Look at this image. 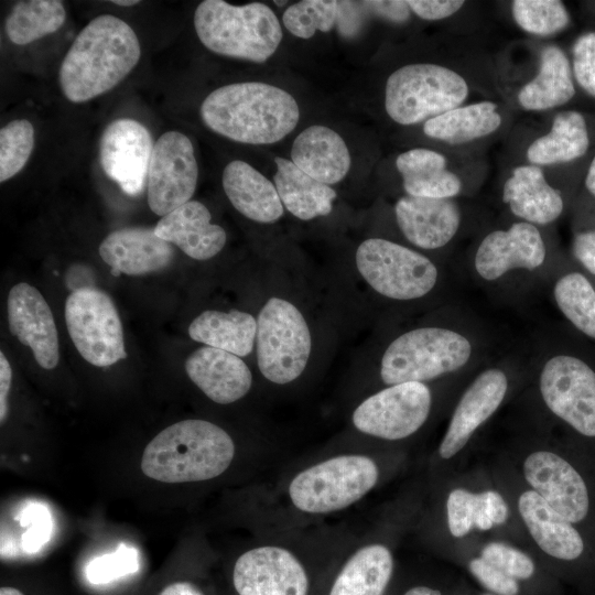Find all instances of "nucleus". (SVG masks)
Masks as SVG:
<instances>
[{
	"mask_svg": "<svg viewBox=\"0 0 595 595\" xmlns=\"http://www.w3.org/2000/svg\"><path fill=\"white\" fill-rule=\"evenodd\" d=\"M65 322L73 344L89 364L108 367L127 357L118 311L105 292L96 288L72 292Z\"/></svg>",
	"mask_w": 595,
	"mask_h": 595,
	"instance_id": "ddd939ff",
	"label": "nucleus"
},
{
	"mask_svg": "<svg viewBox=\"0 0 595 595\" xmlns=\"http://www.w3.org/2000/svg\"><path fill=\"white\" fill-rule=\"evenodd\" d=\"M432 405L433 394L426 383L388 386L356 408L353 423L365 434L389 441L402 440L424 425Z\"/></svg>",
	"mask_w": 595,
	"mask_h": 595,
	"instance_id": "2eb2a0df",
	"label": "nucleus"
},
{
	"mask_svg": "<svg viewBox=\"0 0 595 595\" xmlns=\"http://www.w3.org/2000/svg\"><path fill=\"white\" fill-rule=\"evenodd\" d=\"M185 370L210 400L220 404L241 399L252 383L251 372L239 356L209 346L193 351Z\"/></svg>",
	"mask_w": 595,
	"mask_h": 595,
	"instance_id": "5701e85b",
	"label": "nucleus"
},
{
	"mask_svg": "<svg viewBox=\"0 0 595 595\" xmlns=\"http://www.w3.org/2000/svg\"><path fill=\"white\" fill-rule=\"evenodd\" d=\"M467 96V82L453 69L431 63L408 64L388 77L385 109L394 122L410 126L459 107Z\"/></svg>",
	"mask_w": 595,
	"mask_h": 595,
	"instance_id": "9d476101",
	"label": "nucleus"
},
{
	"mask_svg": "<svg viewBox=\"0 0 595 595\" xmlns=\"http://www.w3.org/2000/svg\"><path fill=\"white\" fill-rule=\"evenodd\" d=\"M501 199L517 219L539 227L558 220L565 208L562 194L533 164L520 165L512 171L504 184Z\"/></svg>",
	"mask_w": 595,
	"mask_h": 595,
	"instance_id": "b1692460",
	"label": "nucleus"
},
{
	"mask_svg": "<svg viewBox=\"0 0 595 595\" xmlns=\"http://www.w3.org/2000/svg\"><path fill=\"white\" fill-rule=\"evenodd\" d=\"M159 595H203V593L190 582H175L165 586Z\"/></svg>",
	"mask_w": 595,
	"mask_h": 595,
	"instance_id": "603ef678",
	"label": "nucleus"
},
{
	"mask_svg": "<svg viewBox=\"0 0 595 595\" xmlns=\"http://www.w3.org/2000/svg\"><path fill=\"white\" fill-rule=\"evenodd\" d=\"M7 311L11 334L31 348L40 367L54 369L60 360L58 335L43 295L25 282L18 283L9 292Z\"/></svg>",
	"mask_w": 595,
	"mask_h": 595,
	"instance_id": "6ab92c4d",
	"label": "nucleus"
},
{
	"mask_svg": "<svg viewBox=\"0 0 595 595\" xmlns=\"http://www.w3.org/2000/svg\"><path fill=\"white\" fill-rule=\"evenodd\" d=\"M256 340L259 370L271 382H291L305 369L311 333L292 303L280 298L268 300L257 320Z\"/></svg>",
	"mask_w": 595,
	"mask_h": 595,
	"instance_id": "f8f14e48",
	"label": "nucleus"
},
{
	"mask_svg": "<svg viewBox=\"0 0 595 595\" xmlns=\"http://www.w3.org/2000/svg\"><path fill=\"white\" fill-rule=\"evenodd\" d=\"M569 257L595 282V227L574 234Z\"/></svg>",
	"mask_w": 595,
	"mask_h": 595,
	"instance_id": "49530a36",
	"label": "nucleus"
},
{
	"mask_svg": "<svg viewBox=\"0 0 595 595\" xmlns=\"http://www.w3.org/2000/svg\"><path fill=\"white\" fill-rule=\"evenodd\" d=\"M62 1L23 0L17 2L6 20V33L17 45L32 43L56 32L65 22Z\"/></svg>",
	"mask_w": 595,
	"mask_h": 595,
	"instance_id": "c9c22d12",
	"label": "nucleus"
},
{
	"mask_svg": "<svg viewBox=\"0 0 595 595\" xmlns=\"http://www.w3.org/2000/svg\"><path fill=\"white\" fill-rule=\"evenodd\" d=\"M339 1L303 0L288 7L282 15L286 30L309 40L316 31L328 32L338 23Z\"/></svg>",
	"mask_w": 595,
	"mask_h": 595,
	"instance_id": "e433bc0d",
	"label": "nucleus"
},
{
	"mask_svg": "<svg viewBox=\"0 0 595 595\" xmlns=\"http://www.w3.org/2000/svg\"><path fill=\"white\" fill-rule=\"evenodd\" d=\"M377 464L365 455H340L299 473L290 483L292 504L309 513L344 509L377 484Z\"/></svg>",
	"mask_w": 595,
	"mask_h": 595,
	"instance_id": "9b49d317",
	"label": "nucleus"
},
{
	"mask_svg": "<svg viewBox=\"0 0 595 595\" xmlns=\"http://www.w3.org/2000/svg\"><path fill=\"white\" fill-rule=\"evenodd\" d=\"M111 3H115L117 6H125V7H129V6H136L139 3L138 0H113L111 1Z\"/></svg>",
	"mask_w": 595,
	"mask_h": 595,
	"instance_id": "13d9d810",
	"label": "nucleus"
},
{
	"mask_svg": "<svg viewBox=\"0 0 595 595\" xmlns=\"http://www.w3.org/2000/svg\"><path fill=\"white\" fill-rule=\"evenodd\" d=\"M367 10L392 22H404L410 17L407 1H365Z\"/></svg>",
	"mask_w": 595,
	"mask_h": 595,
	"instance_id": "09e8293b",
	"label": "nucleus"
},
{
	"mask_svg": "<svg viewBox=\"0 0 595 595\" xmlns=\"http://www.w3.org/2000/svg\"><path fill=\"white\" fill-rule=\"evenodd\" d=\"M221 182L229 202L245 217L270 224L283 215L274 183L249 163L240 160L228 163Z\"/></svg>",
	"mask_w": 595,
	"mask_h": 595,
	"instance_id": "cd10ccee",
	"label": "nucleus"
},
{
	"mask_svg": "<svg viewBox=\"0 0 595 595\" xmlns=\"http://www.w3.org/2000/svg\"><path fill=\"white\" fill-rule=\"evenodd\" d=\"M585 188L591 198L595 202V156L593 158L585 176Z\"/></svg>",
	"mask_w": 595,
	"mask_h": 595,
	"instance_id": "5fc2aeb1",
	"label": "nucleus"
},
{
	"mask_svg": "<svg viewBox=\"0 0 595 595\" xmlns=\"http://www.w3.org/2000/svg\"><path fill=\"white\" fill-rule=\"evenodd\" d=\"M410 10L423 20H442L456 13L463 6L462 0H409Z\"/></svg>",
	"mask_w": 595,
	"mask_h": 595,
	"instance_id": "de8ad7c7",
	"label": "nucleus"
},
{
	"mask_svg": "<svg viewBox=\"0 0 595 595\" xmlns=\"http://www.w3.org/2000/svg\"><path fill=\"white\" fill-rule=\"evenodd\" d=\"M274 163L273 183L283 207L293 216L310 220L332 212L336 192L329 185L312 178L291 160L275 156Z\"/></svg>",
	"mask_w": 595,
	"mask_h": 595,
	"instance_id": "7c9ffc66",
	"label": "nucleus"
},
{
	"mask_svg": "<svg viewBox=\"0 0 595 595\" xmlns=\"http://www.w3.org/2000/svg\"><path fill=\"white\" fill-rule=\"evenodd\" d=\"M519 513L539 548L550 558L570 565H583L592 550L584 532L554 510L534 490L518 499Z\"/></svg>",
	"mask_w": 595,
	"mask_h": 595,
	"instance_id": "412c9836",
	"label": "nucleus"
},
{
	"mask_svg": "<svg viewBox=\"0 0 595 595\" xmlns=\"http://www.w3.org/2000/svg\"><path fill=\"white\" fill-rule=\"evenodd\" d=\"M493 521L490 520L485 505L484 494H478V507L475 516V527L479 530L486 531L493 527Z\"/></svg>",
	"mask_w": 595,
	"mask_h": 595,
	"instance_id": "864d4df0",
	"label": "nucleus"
},
{
	"mask_svg": "<svg viewBox=\"0 0 595 595\" xmlns=\"http://www.w3.org/2000/svg\"><path fill=\"white\" fill-rule=\"evenodd\" d=\"M0 595H23L18 588L4 586L0 589Z\"/></svg>",
	"mask_w": 595,
	"mask_h": 595,
	"instance_id": "4d7b16f0",
	"label": "nucleus"
},
{
	"mask_svg": "<svg viewBox=\"0 0 595 595\" xmlns=\"http://www.w3.org/2000/svg\"><path fill=\"white\" fill-rule=\"evenodd\" d=\"M480 556L521 584L537 574L536 564L528 554L505 543H488L482 549Z\"/></svg>",
	"mask_w": 595,
	"mask_h": 595,
	"instance_id": "a19ab883",
	"label": "nucleus"
},
{
	"mask_svg": "<svg viewBox=\"0 0 595 595\" xmlns=\"http://www.w3.org/2000/svg\"><path fill=\"white\" fill-rule=\"evenodd\" d=\"M234 455L235 444L225 430L205 420H184L149 442L141 469L162 483L202 482L223 474Z\"/></svg>",
	"mask_w": 595,
	"mask_h": 595,
	"instance_id": "423d86ee",
	"label": "nucleus"
},
{
	"mask_svg": "<svg viewBox=\"0 0 595 595\" xmlns=\"http://www.w3.org/2000/svg\"><path fill=\"white\" fill-rule=\"evenodd\" d=\"M478 494L464 488L452 490L447 497L446 511L450 532L453 537L466 536L475 526Z\"/></svg>",
	"mask_w": 595,
	"mask_h": 595,
	"instance_id": "37998d69",
	"label": "nucleus"
},
{
	"mask_svg": "<svg viewBox=\"0 0 595 595\" xmlns=\"http://www.w3.org/2000/svg\"><path fill=\"white\" fill-rule=\"evenodd\" d=\"M547 289L563 323L595 345V282L567 255L552 274Z\"/></svg>",
	"mask_w": 595,
	"mask_h": 595,
	"instance_id": "a878e982",
	"label": "nucleus"
},
{
	"mask_svg": "<svg viewBox=\"0 0 595 595\" xmlns=\"http://www.w3.org/2000/svg\"><path fill=\"white\" fill-rule=\"evenodd\" d=\"M212 131L236 142L261 145L279 142L300 119L294 97L260 82L235 83L213 90L199 108Z\"/></svg>",
	"mask_w": 595,
	"mask_h": 595,
	"instance_id": "39448f33",
	"label": "nucleus"
},
{
	"mask_svg": "<svg viewBox=\"0 0 595 595\" xmlns=\"http://www.w3.org/2000/svg\"><path fill=\"white\" fill-rule=\"evenodd\" d=\"M403 595H442V593L434 587L418 585L409 588Z\"/></svg>",
	"mask_w": 595,
	"mask_h": 595,
	"instance_id": "6e6d98bb",
	"label": "nucleus"
},
{
	"mask_svg": "<svg viewBox=\"0 0 595 595\" xmlns=\"http://www.w3.org/2000/svg\"><path fill=\"white\" fill-rule=\"evenodd\" d=\"M194 147L178 131L163 133L154 143L147 180L150 209L165 216L191 201L197 185Z\"/></svg>",
	"mask_w": 595,
	"mask_h": 595,
	"instance_id": "dca6fc26",
	"label": "nucleus"
},
{
	"mask_svg": "<svg viewBox=\"0 0 595 595\" xmlns=\"http://www.w3.org/2000/svg\"><path fill=\"white\" fill-rule=\"evenodd\" d=\"M12 381L11 366L4 356L0 353V421L3 423L8 412V394Z\"/></svg>",
	"mask_w": 595,
	"mask_h": 595,
	"instance_id": "3c124183",
	"label": "nucleus"
},
{
	"mask_svg": "<svg viewBox=\"0 0 595 595\" xmlns=\"http://www.w3.org/2000/svg\"><path fill=\"white\" fill-rule=\"evenodd\" d=\"M194 26L209 51L255 63L269 60L283 36L275 13L261 2L234 6L223 0L202 1L194 13Z\"/></svg>",
	"mask_w": 595,
	"mask_h": 595,
	"instance_id": "0eeeda50",
	"label": "nucleus"
},
{
	"mask_svg": "<svg viewBox=\"0 0 595 595\" xmlns=\"http://www.w3.org/2000/svg\"><path fill=\"white\" fill-rule=\"evenodd\" d=\"M572 52L573 75L581 88L595 98V31L578 36Z\"/></svg>",
	"mask_w": 595,
	"mask_h": 595,
	"instance_id": "c03bdc74",
	"label": "nucleus"
},
{
	"mask_svg": "<svg viewBox=\"0 0 595 595\" xmlns=\"http://www.w3.org/2000/svg\"><path fill=\"white\" fill-rule=\"evenodd\" d=\"M575 94L572 68L566 54L556 45L543 47L539 72L518 93L526 110L541 111L562 106Z\"/></svg>",
	"mask_w": 595,
	"mask_h": 595,
	"instance_id": "c756f323",
	"label": "nucleus"
},
{
	"mask_svg": "<svg viewBox=\"0 0 595 595\" xmlns=\"http://www.w3.org/2000/svg\"><path fill=\"white\" fill-rule=\"evenodd\" d=\"M208 208L198 201H190L163 216L154 227L155 235L196 260L216 256L226 244L225 230L210 223Z\"/></svg>",
	"mask_w": 595,
	"mask_h": 595,
	"instance_id": "393cba45",
	"label": "nucleus"
},
{
	"mask_svg": "<svg viewBox=\"0 0 595 595\" xmlns=\"http://www.w3.org/2000/svg\"><path fill=\"white\" fill-rule=\"evenodd\" d=\"M239 595H307L306 571L293 553L264 545L242 553L232 572Z\"/></svg>",
	"mask_w": 595,
	"mask_h": 595,
	"instance_id": "a211bd4d",
	"label": "nucleus"
},
{
	"mask_svg": "<svg viewBox=\"0 0 595 595\" xmlns=\"http://www.w3.org/2000/svg\"><path fill=\"white\" fill-rule=\"evenodd\" d=\"M34 147V128L25 119L10 121L0 130V182L17 175Z\"/></svg>",
	"mask_w": 595,
	"mask_h": 595,
	"instance_id": "58836bf2",
	"label": "nucleus"
},
{
	"mask_svg": "<svg viewBox=\"0 0 595 595\" xmlns=\"http://www.w3.org/2000/svg\"><path fill=\"white\" fill-rule=\"evenodd\" d=\"M477 595H494V594L486 592V593H480V594H477Z\"/></svg>",
	"mask_w": 595,
	"mask_h": 595,
	"instance_id": "bf43d9fd",
	"label": "nucleus"
},
{
	"mask_svg": "<svg viewBox=\"0 0 595 595\" xmlns=\"http://www.w3.org/2000/svg\"><path fill=\"white\" fill-rule=\"evenodd\" d=\"M502 349L495 329L458 303L436 322L393 337L380 358V378L388 386L430 382L473 375Z\"/></svg>",
	"mask_w": 595,
	"mask_h": 595,
	"instance_id": "f257e3e1",
	"label": "nucleus"
},
{
	"mask_svg": "<svg viewBox=\"0 0 595 595\" xmlns=\"http://www.w3.org/2000/svg\"><path fill=\"white\" fill-rule=\"evenodd\" d=\"M589 145L587 125L576 110L555 115L550 131L536 139L527 150L533 165L566 163L583 156Z\"/></svg>",
	"mask_w": 595,
	"mask_h": 595,
	"instance_id": "72a5a7b5",
	"label": "nucleus"
},
{
	"mask_svg": "<svg viewBox=\"0 0 595 595\" xmlns=\"http://www.w3.org/2000/svg\"><path fill=\"white\" fill-rule=\"evenodd\" d=\"M291 161L312 178L333 185L349 172L350 153L335 130L314 125L302 130L291 148Z\"/></svg>",
	"mask_w": 595,
	"mask_h": 595,
	"instance_id": "bb28decb",
	"label": "nucleus"
},
{
	"mask_svg": "<svg viewBox=\"0 0 595 595\" xmlns=\"http://www.w3.org/2000/svg\"><path fill=\"white\" fill-rule=\"evenodd\" d=\"M511 10L518 26L534 35H552L570 23V14L559 0H516Z\"/></svg>",
	"mask_w": 595,
	"mask_h": 595,
	"instance_id": "4c0bfd02",
	"label": "nucleus"
},
{
	"mask_svg": "<svg viewBox=\"0 0 595 595\" xmlns=\"http://www.w3.org/2000/svg\"><path fill=\"white\" fill-rule=\"evenodd\" d=\"M564 257L550 248L539 226L518 219L486 232L470 251L464 272L491 298L518 303L547 289Z\"/></svg>",
	"mask_w": 595,
	"mask_h": 595,
	"instance_id": "7ed1b4c3",
	"label": "nucleus"
},
{
	"mask_svg": "<svg viewBox=\"0 0 595 595\" xmlns=\"http://www.w3.org/2000/svg\"><path fill=\"white\" fill-rule=\"evenodd\" d=\"M397 225L404 238L424 251H437L458 236L463 215L453 198L404 195L394 205Z\"/></svg>",
	"mask_w": 595,
	"mask_h": 595,
	"instance_id": "aec40b11",
	"label": "nucleus"
},
{
	"mask_svg": "<svg viewBox=\"0 0 595 595\" xmlns=\"http://www.w3.org/2000/svg\"><path fill=\"white\" fill-rule=\"evenodd\" d=\"M487 513L494 524H502L508 518V507L501 495L495 490L483 491Z\"/></svg>",
	"mask_w": 595,
	"mask_h": 595,
	"instance_id": "8fccbe9b",
	"label": "nucleus"
},
{
	"mask_svg": "<svg viewBox=\"0 0 595 595\" xmlns=\"http://www.w3.org/2000/svg\"><path fill=\"white\" fill-rule=\"evenodd\" d=\"M139 569L138 551L121 543L112 553L91 560L85 567L86 578L93 584L109 583Z\"/></svg>",
	"mask_w": 595,
	"mask_h": 595,
	"instance_id": "ea45409f",
	"label": "nucleus"
},
{
	"mask_svg": "<svg viewBox=\"0 0 595 595\" xmlns=\"http://www.w3.org/2000/svg\"><path fill=\"white\" fill-rule=\"evenodd\" d=\"M99 255L111 267L112 275H141L166 268L174 249L155 235L154 228L126 227L105 237Z\"/></svg>",
	"mask_w": 595,
	"mask_h": 595,
	"instance_id": "4be33fe9",
	"label": "nucleus"
},
{
	"mask_svg": "<svg viewBox=\"0 0 595 595\" xmlns=\"http://www.w3.org/2000/svg\"><path fill=\"white\" fill-rule=\"evenodd\" d=\"M528 371L527 347L501 350L480 366L461 393L439 446L442 458L456 455L502 405L516 379Z\"/></svg>",
	"mask_w": 595,
	"mask_h": 595,
	"instance_id": "6e6552de",
	"label": "nucleus"
},
{
	"mask_svg": "<svg viewBox=\"0 0 595 595\" xmlns=\"http://www.w3.org/2000/svg\"><path fill=\"white\" fill-rule=\"evenodd\" d=\"M470 574L494 595H521L522 584L499 569L495 567L482 556L469 560Z\"/></svg>",
	"mask_w": 595,
	"mask_h": 595,
	"instance_id": "a18cd8bd",
	"label": "nucleus"
},
{
	"mask_svg": "<svg viewBox=\"0 0 595 595\" xmlns=\"http://www.w3.org/2000/svg\"><path fill=\"white\" fill-rule=\"evenodd\" d=\"M392 572L393 558L387 547H363L342 567L328 595H383Z\"/></svg>",
	"mask_w": 595,
	"mask_h": 595,
	"instance_id": "473e14b6",
	"label": "nucleus"
},
{
	"mask_svg": "<svg viewBox=\"0 0 595 595\" xmlns=\"http://www.w3.org/2000/svg\"><path fill=\"white\" fill-rule=\"evenodd\" d=\"M188 335L195 342L244 357L253 348L257 320L251 314L237 310H209L192 321Z\"/></svg>",
	"mask_w": 595,
	"mask_h": 595,
	"instance_id": "2f4dec72",
	"label": "nucleus"
},
{
	"mask_svg": "<svg viewBox=\"0 0 595 595\" xmlns=\"http://www.w3.org/2000/svg\"><path fill=\"white\" fill-rule=\"evenodd\" d=\"M523 476L532 490L576 527L595 521L594 480L567 457L534 451L523 462Z\"/></svg>",
	"mask_w": 595,
	"mask_h": 595,
	"instance_id": "4468645a",
	"label": "nucleus"
},
{
	"mask_svg": "<svg viewBox=\"0 0 595 595\" xmlns=\"http://www.w3.org/2000/svg\"><path fill=\"white\" fill-rule=\"evenodd\" d=\"M140 55L138 36L127 22L98 15L78 33L61 64L62 93L75 104L102 95L136 67Z\"/></svg>",
	"mask_w": 595,
	"mask_h": 595,
	"instance_id": "20e7f679",
	"label": "nucleus"
},
{
	"mask_svg": "<svg viewBox=\"0 0 595 595\" xmlns=\"http://www.w3.org/2000/svg\"><path fill=\"white\" fill-rule=\"evenodd\" d=\"M25 528L20 538V548L26 554L39 552L48 542L53 530V521L47 507L40 502H31L23 508L19 518Z\"/></svg>",
	"mask_w": 595,
	"mask_h": 595,
	"instance_id": "79ce46f5",
	"label": "nucleus"
},
{
	"mask_svg": "<svg viewBox=\"0 0 595 595\" xmlns=\"http://www.w3.org/2000/svg\"><path fill=\"white\" fill-rule=\"evenodd\" d=\"M356 266L374 291L396 302L428 298L444 282L443 270L429 256L383 238L363 241Z\"/></svg>",
	"mask_w": 595,
	"mask_h": 595,
	"instance_id": "1a4fd4ad",
	"label": "nucleus"
},
{
	"mask_svg": "<svg viewBox=\"0 0 595 595\" xmlns=\"http://www.w3.org/2000/svg\"><path fill=\"white\" fill-rule=\"evenodd\" d=\"M446 158L436 151L414 148L398 155L396 166L407 195L423 198H454L462 181L446 169Z\"/></svg>",
	"mask_w": 595,
	"mask_h": 595,
	"instance_id": "c85d7f7f",
	"label": "nucleus"
},
{
	"mask_svg": "<svg viewBox=\"0 0 595 595\" xmlns=\"http://www.w3.org/2000/svg\"><path fill=\"white\" fill-rule=\"evenodd\" d=\"M153 147L151 133L141 122L116 119L101 134L100 165L126 194L137 196L144 190Z\"/></svg>",
	"mask_w": 595,
	"mask_h": 595,
	"instance_id": "f3484780",
	"label": "nucleus"
},
{
	"mask_svg": "<svg viewBox=\"0 0 595 595\" xmlns=\"http://www.w3.org/2000/svg\"><path fill=\"white\" fill-rule=\"evenodd\" d=\"M527 355L528 375L547 412L595 443V345L563 323L533 335Z\"/></svg>",
	"mask_w": 595,
	"mask_h": 595,
	"instance_id": "f03ea898",
	"label": "nucleus"
},
{
	"mask_svg": "<svg viewBox=\"0 0 595 595\" xmlns=\"http://www.w3.org/2000/svg\"><path fill=\"white\" fill-rule=\"evenodd\" d=\"M501 125L496 104L479 101L459 106L424 122L423 132L431 139L463 144L495 132Z\"/></svg>",
	"mask_w": 595,
	"mask_h": 595,
	"instance_id": "f704fd0d",
	"label": "nucleus"
}]
</instances>
